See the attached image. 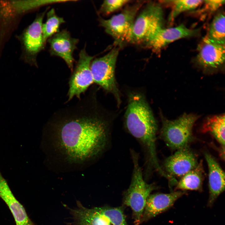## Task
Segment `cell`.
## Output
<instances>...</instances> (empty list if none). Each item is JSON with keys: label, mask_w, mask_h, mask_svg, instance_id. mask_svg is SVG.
<instances>
[{"label": "cell", "mask_w": 225, "mask_h": 225, "mask_svg": "<svg viewBox=\"0 0 225 225\" xmlns=\"http://www.w3.org/2000/svg\"><path fill=\"white\" fill-rule=\"evenodd\" d=\"M118 53V47L114 48L105 55L92 61L90 68L93 82L112 93L119 104L120 102V92L115 76L116 63Z\"/></svg>", "instance_id": "obj_8"}, {"label": "cell", "mask_w": 225, "mask_h": 225, "mask_svg": "<svg viewBox=\"0 0 225 225\" xmlns=\"http://www.w3.org/2000/svg\"><path fill=\"white\" fill-rule=\"evenodd\" d=\"M65 22L63 18L57 15L54 8L47 12L46 21L42 25L43 39L45 44L49 38L59 32L61 25Z\"/></svg>", "instance_id": "obj_20"}, {"label": "cell", "mask_w": 225, "mask_h": 225, "mask_svg": "<svg viewBox=\"0 0 225 225\" xmlns=\"http://www.w3.org/2000/svg\"><path fill=\"white\" fill-rule=\"evenodd\" d=\"M204 156L208 169L209 196L207 205L211 207L225 190V173L211 155L205 152Z\"/></svg>", "instance_id": "obj_14"}, {"label": "cell", "mask_w": 225, "mask_h": 225, "mask_svg": "<svg viewBox=\"0 0 225 225\" xmlns=\"http://www.w3.org/2000/svg\"><path fill=\"white\" fill-rule=\"evenodd\" d=\"M202 129L210 133L220 144L222 151L225 149V115L214 116L207 118Z\"/></svg>", "instance_id": "obj_19"}, {"label": "cell", "mask_w": 225, "mask_h": 225, "mask_svg": "<svg viewBox=\"0 0 225 225\" xmlns=\"http://www.w3.org/2000/svg\"><path fill=\"white\" fill-rule=\"evenodd\" d=\"M225 18L224 14L220 13L213 19L206 36L211 41L225 45Z\"/></svg>", "instance_id": "obj_21"}, {"label": "cell", "mask_w": 225, "mask_h": 225, "mask_svg": "<svg viewBox=\"0 0 225 225\" xmlns=\"http://www.w3.org/2000/svg\"><path fill=\"white\" fill-rule=\"evenodd\" d=\"M92 105L87 95L51 117V122L64 152L75 161H83L98 155L108 143L107 124Z\"/></svg>", "instance_id": "obj_1"}, {"label": "cell", "mask_w": 225, "mask_h": 225, "mask_svg": "<svg viewBox=\"0 0 225 225\" xmlns=\"http://www.w3.org/2000/svg\"><path fill=\"white\" fill-rule=\"evenodd\" d=\"M77 203V207L71 210L73 225H128L122 207L89 208Z\"/></svg>", "instance_id": "obj_4"}, {"label": "cell", "mask_w": 225, "mask_h": 225, "mask_svg": "<svg viewBox=\"0 0 225 225\" xmlns=\"http://www.w3.org/2000/svg\"><path fill=\"white\" fill-rule=\"evenodd\" d=\"M183 191H174L168 193H157L150 194L148 198L143 213L141 223L155 217L166 211L176 201L185 194Z\"/></svg>", "instance_id": "obj_12"}, {"label": "cell", "mask_w": 225, "mask_h": 225, "mask_svg": "<svg viewBox=\"0 0 225 225\" xmlns=\"http://www.w3.org/2000/svg\"><path fill=\"white\" fill-rule=\"evenodd\" d=\"M198 62L206 68H217L225 60V45L213 42L206 36L204 38L197 57Z\"/></svg>", "instance_id": "obj_15"}, {"label": "cell", "mask_w": 225, "mask_h": 225, "mask_svg": "<svg viewBox=\"0 0 225 225\" xmlns=\"http://www.w3.org/2000/svg\"><path fill=\"white\" fill-rule=\"evenodd\" d=\"M0 197L8 206L16 225H35L28 215L24 207L14 197L0 172Z\"/></svg>", "instance_id": "obj_16"}, {"label": "cell", "mask_w": 225, "mask_h": 225, "mask_svg": "<svg viewBox=\"0 0 225 225\" xmlns=\"http://www.w3.org/2000/svg\"><path fill=\"white\" fill-rule=\"evenodd\" d=\"M93 58L87 53L85 48L80 52L78 60L69 82L68 101L75 96L80 98L81 95L93 82L90 68Z\"/></svg>", "instance_id": "obj_9"}, {"label": "cell", "mask_w": 225, "mask_h": 225, "mask_svg": "<svg viewBox=\"0 0 225 225\" xmlns=\"http://www.w3.org/2000/svg\"><path fill=\"white\" fill-rule=\"evenodd\" d=\"M126 127L130 133L140 143L145 153L146 167L160 168L157 158L156 135L157 125L143 95L130 93L125 113Z\"/></svg>", "instance_id": "obj_2"}, {"label": "cell", "mask_w": 225, "mask_h": 225, "mask_svg": "<svg viewBox=\"0 0 225 225\" xmlns=\"http://www.w3.org/2000/svg\"><path fill=\"white\" fill-rule=\"evenodd\" d=\"M133 169L130 185L125 192L124 205L131 208L135 225H140L147 199L157 187L153 183L145 181L139 163V156L133 150H131Z\"/></svg>", "instance_id": "obj_3"}, {"label": "cell", "mask_w": 225, "mask_h": 225, "mask_svg": "<svg viewBox=\"0 0 225 225\" xmlns=\"http://www.w3.org/2000/svg\"><path fill=\"white\" fill-rule=\"evenodd\" d=\"M197 32V30L188 28L182 24L174 27L163 28L158 30L146 45L155 51H158L170 42L192 36Z\"/></svg>", "instance_id": "obj_13"}, {"label": "cell", "mask_w": 225, "mask_h": 225, "mask_svg": "<svg viewBox=\"0 0 225 225\" xmlns=\"http://www.w3.org/2000/svg\"><path fill=\"white\" fill-rule=\"evenodd\" d=\"M204 9L208 11L213 12L217 10L225 2V0H203Z\"/></svg>", "instance_id": "obj_24"}, {"label": "cell", "mask_w": 225, "mask_h": 225, "mask_svg": "<svg viewBox=\"0 0 225 225\" xmlns=\"http://www.w3.org/2000/svg\"><path fill=\"white\" fill-rule=\"evenodd\" d=\"M48 8L38 16L29 26L24 35L26 48L31 55L37 54L45 45L43 39L42 25L44 16Z\"/></svg>", "instance_id": "obj_17"}, {"label": "cell", "mask_w": 225, "mask_h": 225, "mask_svg": "<svg viewBox=\"0 0 225 225\" xmlns=\"http://www.w3.org/2000/svg\"><path fill=\"white\" fill-rule=\"evenodd\" d=\"M163 12L160 5L150 2L134 21L132 43L146 44L159 29L163 28Z\"/></svg>", "instance_id": "obj_7"}, {"label": "cell", "mask_w": 225, "mask_h": 225, "mask_svg": "<svg viewBox=\"0 0 225 225\" xmlns=\"http://www.w3.org/2000/svg\"><path fill=\"white\" fill-rule=\"evenodd\" d=\"M197 117L185 114L173 120H162L161 136L169 147L178 150L188 146L192 139V130Z\"/></svg>", "instance_id": "obj_6"}, {"label": "cell", "mask_w": 225, "mask_h": 225, "mask_svg": "<svg viewBox=\"0 0 225 225\" xmlns=\"http://www.w3.org/2000/svg\"><path fill=\"white\" fill-rule=\"evenodd\" d=\"M204 173L202 162H200L195 168L182 177L174 191H202Z\"/></svg>", "instance_id": "obj_18"}, {"label": "cell", "mask_w": 225, "mask_h": 225, "mask_svg": "<svg viewBox=\"0 0 225 225\" xmlns=\"http://www.w3.org/2000/svg\"><path fill=\"white\" fill-rule=\"evenodd\" d=\"M203 0H177L169 1L172 5V9L169 17L172 21L181 13L194 9L201 5Z\"/></svg>", "instance_id": "obj_22"}, {"label": "cell", "mask_w": 225, "mask_h": 225, "mask_svg": "<svg viewBox=\"0 0 225 225\" xmlns=\"http://www.w3.org/2000/svg\"><path fill=\"white\" fill-rule=\"evenodd\" d=\"M130 1L127 0H107L104 1L101 6L100 13L108 15L119 9Z\"/></svg>", "instance_id": "obj_23"}, {"label": "cell", "mask_w": 225, "mask_h": 225, "mask_svg": "<svg viewBox=\"0 0 225 225\" xmlns=\"http://www.w3.org/2000/svg\"><path fill=\"white\" fill-rule=\"evenodd\" d=\"M48 41L50 55L61 58L72 71L75 61L73 53L77 48L78 40L72 38L68 31L63 30L53 35Z\"/></svg>", "instance_id": "obj_11"}, {"label": "cell", "mask_w": 225, "mask_h": 225, "mask_svg": "<svg viewBox=\"0 0 225 225\" xmlns=\"http://www.w3.org/2000/svg\"><path fill=\"white\" fill-rule=\"evenodd\" d=\"M142 1L126 7L120 13L110 18L99 19L100 25L111 36L118 46L132 43L133 29L135 17L143 4Z\"/></svg>", "instance_id": "obj_5"}, {"label": "cell", "mask_w": 225, "mask_h": 225, "mask_svg": "<svg viewBox=\"0 0 225 225\" xmlns=\"http://www.w3.org/2000/svg\"><path fill=\"white\" fill-rule=\"evenodd\" d=\"M197 157L187 147L178 149L165 161L164 167L169 176L176 184L173 176L182 177L198 165Z\"/></svg>", "instance_id": "obj_10"}]
</instances>
